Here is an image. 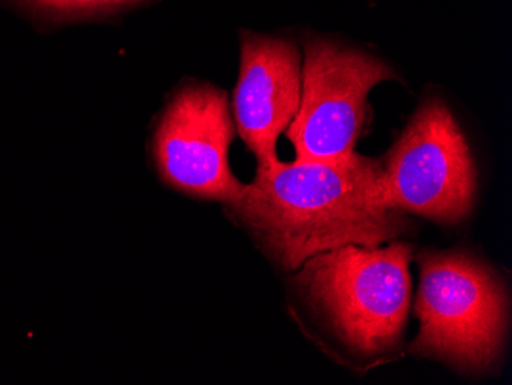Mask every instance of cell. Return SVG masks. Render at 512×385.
Here are the masks:
<instances>
[{
  "label": "cell",
  "instance_id": "cell-1",
  "mask_svg": "<svg viewBox=\"0 0 512 385\" xmlns=\"http://www.w3.org/2000/svg\"><path fill=\"white\" fill-rule=\"evenodd\" d=\"M261 251L283 269L347 244L381 247L407 232L384 188V166L358 152L333 162H276L256 169L226 205Z\"/></svg>",
  "mask_w": 512,
  "mask_h": 385
},
{
  "label": "cell",
  "instance_id": "cell-2",
  "mask_svg": "<svg viewBox=\"0 0 512 385\" xmlns=\"http://www.w3.org/2000/svg\"><path fill=\"white\" fill-rule=\"evenodd\" d=\"M413 247H338L309 258L296 283L347 349L385 355L401 344L411 300Z\"/></svg>",
  "mask_w": 512,
  "mask_h": 385
},
{
  "label": "cell",
  "instance_id": "cell-3",
  "mask_svg": "<svg viewBox=\"0 0 512 385\" xmlns=\"http://www.w3.org/2000/svg\"><path fill=\"white\" fill-rule=\"evenodd\" d=\"M414 355L465 372H488L502 355L509 301L493 270L463 252H424Z\"/></svg>",
  "mask_w": 512,
  "mask_h": 385
},
{
  "label": "cell",
  "instance_id": "cell-4",
  "mask_svg": "<svg viewBox=\"0 0 512 385\" xmlns=\"http://www.w3.org/2000/svg\"><path fill=\"white\" fill-rule=\"evenodd\" d=\"M382 166L388 201L404 214L457 224L473 211L476 163L459 123L439 99L422 103Z\"/></svg>",
  "mask_w": 512,
  "mask_h": 385
},
{
  "label": "cell",
  "instance_id": "cell-5",
  "mask_svg": "<svg viewBox=\"0 0 512 385\" xmlns=\"http://www.w3.org/2000/svg\"><path fill=\"white\" fill-rule=\"evenodd\" d=\"M396 73L384 60L333 40L306 43L301 105L287 137L298 162L352 157L367 125L368 94Z\"/></svg>",
  "mask_w": 512,
  "mask_h": 385
},
{
  "label": "cell",
  "instance_id": "cell-6",
  "mask_svg": "<svg viewBox=\"0 0 512 385\" xmlns=\"http://www.w3.org/2000/svg\"><path fill=\"white\" fill-rule=\"evenodd\" d=\"M234 139L226 91L209 83L184 86L169 100L155 129L152 154L158 177L188 197L230 205L246 188L230 169Z\"/></svg>",
  "mask_w": 512,
  "mask_h": 385
},
{
  "label": "cell",
  "instance_id": "cell-7",
  "mask_svg": "<svg viewBox=\"0 0 512 385\" xmlns=\"http://www.w3.org/2000/svg\"><path fill=\"white\" fill-rule=\"evenodd\" d=\"M302 57L292 40L241 33L240 77L235 86L234 122L258 166L278 162L276 142L301 105Z\"/></svg>",
  "mask_w": 512,
  "mask_h": 385
},
{
  "label": "cell",
  "instance_id": "cell-8",
  "mask_svg": "<svg viewBox=\"0 0 512 385\" xmlns=\"http://www.w3.org/2000/svg\"><path fill=\"white\" fill-rule=\"evenodd\" d=\"M25 2L48 16L62 19V17L109 13L126 5L140 4L145 0H25Z\"/></svg>",
  "mask_w": 512,
  "mask_h": 385
}]
</instances>
